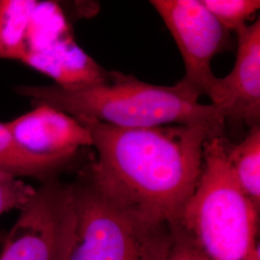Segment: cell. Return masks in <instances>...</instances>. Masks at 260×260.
Returning a JSON list of instances; mask_svg holds the SVG:
<instances>
[{
  "label": "cell",
  "mask_w": 260,
  "mask_h": 260,
  "mask_svg": "<svg viewBox=\"0 0 260 260\" xmlns=\"http://www.w3.org/2000/svg\"><path fill=\"white\" fill-rule=\"evenodd\" d=\"M96 157L83 168L93 183L122 205L171 224L194 193L205 143L221 137L201 124L121 128L81 122Z\"/></svg>",
  "instance_id": "obj_1"
},
{
  "label": "cell",
  "mask_w": 260,
  "mask_h": 260,
  "mask_svg": "<svg viewBox=\"0 0 260 260\" xmlns=\"http://www.w3.org/2000/svg\"><path fill=\"white\" fill-rule=\"evenodd\" d=\"M17 91L34 105H48L80 122L121 128L201 124L224 136L222 112L212 104L199 103L200 96L181 81L160 86L135 75L107 72L102 81L80 87L21 86Z\"/></svg>",
  "instance_id": "obj_2"
},
{
  "label": "cell",
  "mask_w": 260,
  "mask_h": 260,
  "mask_svg": "<svg viewBox=\"0 0 260 260\" xmlns=\"http://www.w3.org/2000/svg\"><path fill=\"white\" fill-rule=\"evenodd\" d=\"M69 188L59 260H166L173 224L122 205L83 169Z\"/></svg>",
  "instance_id": "obj_3"
},
{
  "label": "cell",
  "mask_w": 260,
  "mask_h": 260,
  "mask_svg": "<svg viewBox=\"0 0 260 260\" xmlns=\"http://www.w3.org/2000/svg\"><path fill=\"white\" fill-rule=\"evenodd\" d=\"M223 137L205 143L201 177L178 223L208 260H260L259 209L233 177Z\"/></svg>",
  "instance_id": "obj_4"
},
{
  "label": "cell",
  "mask_w": 260,
  "mask_h": 260,
  "mask_svg": "<svg viewBox=\"0 0 260 260\" xmlns=\"http://www.w3.org/2000/svg\"><path fill=\"white\" fill-rule=\"evenodd\" d=\"M149 3L166 24L182 56L185 75L180 81L199 96L209 98L218 81L211 62L228 49L230 32L202 0H152Z\"/></svg>",
  "instance_id": "obj_5"
},
{
  "label": "cell",
  "mask_w": 260,
  "mask_h": 260,
  "mask_svg": "<svg viewBox=\"0 0 260 260\" xmlns=\"http://www.w3.org/2000/svg\"><path fill=\"white\" fill-rule=\"evenodd\" d=\"M69 205V184L47 180L19 210L0 260H59Z\"/></svg>",
  "instance_id": "obj_6"
},
{
  "label": "cell",
  "mask_w": 260,
  "mask_h": 260,
  "mask_svg": "<svg viewBox=\"0 0 260 260\" xmlns=\"http://www.w3.org/2000/svg\"><path fill=\"white\" fill-rule=\"evenodd\" d=\"M5 124L23 149L63 170L81 149L93 147L90 130L72 116L48 105H34V109Z\"/></svg>",
  "instance_id": "obj_7"
},
{
  "label": "cell",
  "mask_w": 260,
  "mask_h": 260,
  "mask_svg": "<svg viewBox=\"0 0 260 260\" xmlns=\"http://www.w3.org/2000/svg\"><path fill=\"white\" fill-rule=\"evenodd\" d=\"M237 53L232 72L218 78L209 96L225 123L260 125V19L236 32Z\"/></svg>",
  "instance_id": "obj_8"
},
{
  "label": "cell",
  "mask_w": 260,
  "mask_h": 260,
  "mask_svg": "<svg viewBox=\"0 0 260 260\" xmlns=\"http://www.w3.org/2000/svg\"><path fill=\"white\" fill-rule=\"evenodd\" d=\"M19 62L49 76L56 85L67 88L100 82L107 73L77 46L72 35L45 47L27 49Z\"/></svg>",
  "instance_id": "obj_9"
},
{
  "label": "cell",
  "mask_w": 260,
  "mask_h": 260,
  "mask_svg": "<svg viewBox=\"0 0 260 260\" xmlns=\"http://www.w3.org/2000/svg\"><path fill=\"white\" fill-rule=\"evenodd\" d=\"M230 168L242 192L260 209V125L250 128L238 144L223 137Z\"/></svg>",
  "instance_id": "obj_10"
},
{
  "label": "cell",
  "mask_w": 260,
  "mask_h": 260,
  "mask_svg": "<svg viewBox=\"0 0 260 260\" xmlns=\"http://www.w3.org/2000/svg\"><path fill=\"white\" fill-rule=\"evenodd\" d=\"M37 4L34 0H0V59L20 61Z\"/></svg>",
  "instance_id": "obj_11"
},
{
  "label": "cell",
  "mask_w": 260,
  "mask_h": 260,
  "mask_svg": "<svg viewBox=\"0 0 260 260\" xmlns=\"http://www.w3.org/2000/svg\"><path fill=\"white\" fill-rule=\"evenodd\" d=\"M62 170L55 163L28 152L13 137L5 122H0V173L19 178L31 177L49 180Z\"/></svg>",
  "instance_id": "obj_12"
},
{
  "label": "cell",
  "mask_w": 260,
  "mask_h": 260,
  "mask_svg": "<svg viewBox=\"0 0 260 260\" xmlns=\"http://www.w3.org/2000/svg\"><path fill=\"white\" fill-rule=\"evenodd\" d=\"M203 4L230 33L248 25L260 8L258 0H202Z\"/></svg>",
  "instance_id": "obj_13"
},
{
  "label": "cell",
  "mask_w": 260,
  "mask_h": 260,
  "mask_svg": "<svg viewBox=\"0 0 260 260\" xmlns=\"http://www.w3.org/2000/svg\"><path fill=\"white\" fill-rule=\"evenodd\" d=\"M35 188L21 178L0 173V216L20 210L35 193Z\"/></svg>",
  "instance_id": "obj_14"
},
{
  "label": "cell",
  "mask_w": 260,
  "mask_h": 260,
  "mask_svg": "<svg viewBox=\"0 0 260 260\" xmlns=\"http://www.w3.org/2000/svg\"><path fill=\"white\" fill-rule=\"evenodd\" d=\"M166 260H208L178 222L173 224V241Z\"/></svg>",
  "instance_id": "obj_15"
}]
</instances>
